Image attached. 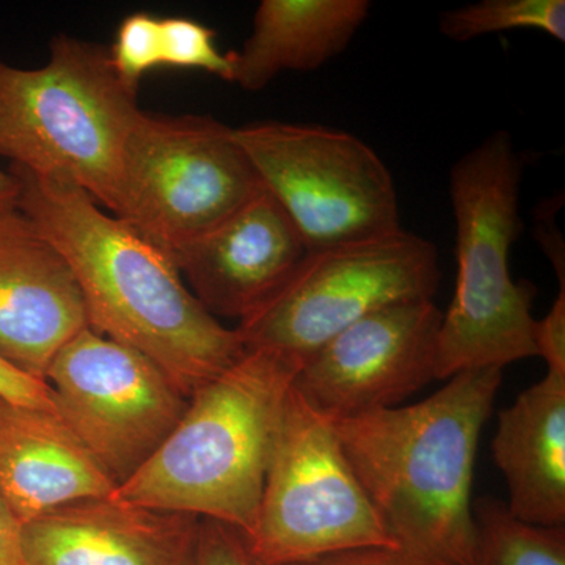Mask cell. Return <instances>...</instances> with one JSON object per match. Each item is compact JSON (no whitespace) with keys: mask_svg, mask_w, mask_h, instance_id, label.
<instances>
[{"mask_svg":"<svg viewBox=\"0 0 565 565\" xmlns=\"http://www.w3.org/2000/svg\"><path fill=\"white\" fill-rule=\"evenodd\" d=\"M440 282L430 241L401 228L307 252L285 285L239 321L244 349L307 362L360 319L408 300L434 299Z\"/></svg>","mask_w":565,"mask_h":565,"instance_id":"cell-8","label":"cell"},{"mask_svg":"<svg viewBox=\"0 0 565 565\" xmlns=\"http://www.w3.org/2000/svg\"><path fill=\"white\" fill-rule=\"evenodd\" d=\"M202 519L98 498L22 525L24 565H192Z\"/></svg>","mask_w":565,"mask_h":565,"instance_id":"cell-14","label":"cell"},{"mask_svg":"<svg viewBox=\"0 0 565 565\" xmlns=\"http://www.w3.org/2000/svg\"><path fill=\"white\" fill-rule=\"evenodd\" d=\"M492 452L509 512L531 525L565 526V375L546 373L500 412Z\"/></svg>","mask_w":565,"mask_h":565,"instance_id":"cell-16","label":"cell"},{"mask_svg":"<svg viewBox=\"0 0 565 565\" xmlns=\"http://www.w3.org/2000/svg\"><path fill=\"white\" fill-rule=\"evenodd\" d=\"M262 189L233 128L204 115L141 110L122 151L111 214L172 256Z\"/></svg>","mask_w":565,"mask_h":565,"instance_id":"cell-7","label":"cell"},{"mask_svg":"<svg viewBox=\"0 0 565 565\" xmlns=\"http://www.w3.org/2000/svg\"><path fill=\"white\" fill-rule=\"evenodd\" d=\"M107 47L54 36L40 68L0 58V156L35 177L73 185L114 212L122 151L140 115Z\"/></svg>","mask_w":565,"mask_h":565,"instance_id":"cell-5","label":"cell"},{"mask_svg":"<svg viewBox=\"0 0 565 565\" xmlns=\"http://www.w3.org/2000/svg\"><path fill=\"white\" fill-rule=\"evenodd\" d=\"M10 172L21 185L18 210L68 263L92 330L143 353L188 397L243 355L236 329L200 303L169 253L81 189Z\"/></svg>","mask_w":565,"mask_h":565,"instance_id":"cell-1","label":"cell"},{"mask_svg":"<svg viewBox=\"0 0 565 565\" xmlns=\"http://www.w3.org/2000/svg\"><path fill=\"white\" fill-rule=\"evenodd\" d=\"M88 327L61 252L20 210L0 215V359L46 382L54 356Z\"/></svg>","mask_w":565,"mask_h":565,"instance_id":"cell-13","label":"cell"},{"mask_svg":"<svg viewBox=\"0 0 565 565\" xmlns=\"http://www.w3.org/2000/svg\"><path fill=\"white\" fill-rule=\"evenodd\" d=\"M441 318L434 299L394 303L367 315L313 353L294 388L332 422L397 407L437 381Z\"/></svg>","mask_w":565,"mask_h":565,"instance_id":"cell-11","label":"cell"},{"mask_svg":"<svg viewBox=\"0 0 565 565\" xmlns=\"http://www.w3.org/2000/svg\"><path fill=\"white\" fill-rule=\"evenodd\" d=\"M302 363L245 349L196 388L161 448L111 497L232 526L250 537L275 437Z\"/></svg>","mask_w":565,"mask_h":565,"instance_id":"cell-3","label":"cell"},{"mask_svg":"<svg viewBox=\"0 0 565 565\" xmlns=\"http://www.w3.org/2000/svg\"><path fill=\"white\" fill-rule=\"evenodd\" d=\"M535 356L544 359L546 373L565 375V288L552 310L534 327Z\"/></svg>","mask_w":565,"mask_h":565,"instance_id":"cell-24","label":"cell"},{"mask_svg":"<svg viewBox=\"0 0 565 565\" xmlns=\"http://www.w3.org/2000/svg\"><path fill=\"white\" fill-rule=\"evenodd\" d=\"M117 484L55 412L0 397V497L22 525Z\"/></svg>","mask_w":565,"mask_h":565,"instance_id":"cell-15","label":"cell"},{"mask_svg":"<svg viewBox=\"0 0 565 565\" xmlns=\"http://www.w3.org/2000/svg\"><path fill=\"white\" fill-rule=\"evenodd\" d=\"M46 384L55 414L117 487L161 448L189 405L158 364L90 327L54 356Z\"/></svg>","mask_w":565,"mask_h":565,"instance_id":"cell-10","label":"cell"},{"mask_svg":"<svg viewBox=\"0 0 565 565\" xmlns=\"http://www.w3.org/2000/svg\"><path fill=\"white\" fill-rule=\"evenodd\" d=\"M305 255L291 218L263 188L172 259L212 316L243 321L285 285Z\"/></svg>","mask_w":565,"mask_h":565,"instance_id":"cell-12","label":"cell"},{"mask_svg":"<svg viewBox=\"0 0 565 565\" xmlns=\"http://www.w3.org/2000/svg\"><path fill=\"white\" fill-rule=\"evenodd\" d=\"M192 565H256L243 534L232 526L202 520Z\"/></svg>","mask_w":565,"mask_h":565,"instance_id":"cell-22","label":"cell"},{"mask_svg":"<svg viewBox=\"0 0 565 565\" xmlns=\"http://www.w3.org/2000/svg\"><path fill=\"white\" fill-rule=\"evenodd\" d=\"M21 185L17 177L0 170V215L10 214L20 207Z\"/></svg>","mask_w":565,"mask_h":565,"instance_id":"cell-27","label":"cell"},{"mask_svg":"<svg viewBox=\"0 0 565 565\" xmlns=\"http://www.w3.org/2000/svg\"><path fill=\"white\" fill-rule=\"evenodd\" d=\"M109 52L118 77L139 92L141 77L162 66L161 18L129 14L121 21Z\"/></svg>","mask_w":565,"mask_h":565,"instance_id":"cell-21","label":"cell"},{"mask_svg":"<svg viewBox=\"0 0 565 565\" xmlns=\"http://www.w3.org/2000/svg\"><path fill=\"white\" fill-rule=\"evenodd\" d=\"M300 565H460L405 546H366Z\"/></svg>","mask_w":565,"mask_h":565,"instance_id":"cell-23","label":"cell"},{"mask_svg":"<svg viewBox=\"0 0 565 565\" xmlns=\"http://www.w3.org/2000/svg\"><path fill=\"white\" fill-rule=\"evenodd\" d=\"M0 565H24L22 523L0 497Z\"/></svg>","mask_w":565,"mask_h":565,"instance_id":"cell-26","label":"cell"},{"mask_svg":"<svg viewBox=\"0 0 565 565\" xmlns=\"http://www.w3.org/2000/svg\"><path fill=\"white\" fill-rule=\"evenodd\" d=\"M523 161L508 131L490 134L449 177L457 278L438 333L437 381L535 356V289L509 267L520 218Z\"/></svg>","mask_w":565,"mask_h":565,"instance_id":"cell-4","label":"cell"},{"mask_svg":"<svg viewBox=\"0 0 565 565\" xmlns=\"http://www.w3.org/2000/svg\"><path fill=\"white\" fill-rule=\"evenodd\" d=\"M0 397L11 404L55 412L50 385L21 373L0 359Z\"/></svg>","mask_w":565,"mask_h":565,"instance_id":"cell-25","label":"cell"},{"mask_svg":"<svg viewBox=\"0 0 565 565\" xmlns=\"http://www.w3.org/2000/svg\"><path fill=\"white\" fill-rule=\"evenodd\" d=\"M234 137L307 252L403 228L392 173L359 137L282 121L252 122Z\"/></svg>","mask_w":565,"mask_h":565,"instance_id":"cell-9","label":"cell"},{"mask_svg":"<svg viewBox=\"0 0 565 565\" xmlns=\"http://www.w3.org/2000/svg\"><path fill=\"white\" fill-rule=\"evenodd\" d=\"M245 544L256 565H300L366 546L397 545L353 473L332 419L294 386L255 530Z\"/></svg>","mask_w":565,"mask_h":565,"instance_id":"cell-6","label":"cell"},{"mask_svg":"<svg viewBox=\"0 0 565 565\" xmlns=\"http://www.w3.org/2000/svg\"><path fill=\"white\" fill-rule=\"evenodd\" d=\"M367 0H263L232 55V84L259 92L285 71H315L340 55L367 20Z\"/></svg>","mask_w":565,"mask_h":565,"instance_id":"cell-17","label":"cell"},{"mask_svg":"<svg viewBox=\"0 0 565 565\" xmlns=\"http://www.w3.org/2000/svg\"><path fill=\"white\" fill-rule=\"evenodd\" d=\"M162 66L206 71L232 82L230 52L215 44V32L191 18H161Z\"/></svg>","mask_w":565,"mask_h":565,"instance_id":"cell-20","label":"cell"},{"mask_svg":"<svg viewBox=\"0 0 565 565\" xmlns=\"http://www.w3.org/2000/svg\"><path fill=\"white\" fill-rule=\"evenodd\" d=\"M473 520V565H565L564 526L522 522L489 497L475 501Z\"/></svg>","mask_w":565,"mask_h":565,"instance_id":"cell-18","label":"cell"},{"mask_svg":"<svg viewBox=\"0 0 565 565\" xmlns=\"http://www.w3.org/2000/svg\"><path fill=\"white\" fill-rule=\"evenodd\" d=\"M500 367L452 375L419 403L334 419L353 473L397 545L473 565V471Z\"/></svg>","mask_w":565,"mask_h":565,"instance_id":"cell-2","label":"cell"},{"mask_svg":"<svg viewBox=\"0 0 565 565\" xmlns=\"http://www.w3.org/2000/svg\"><path fill=\"white\" fill-rule=\"evenodd\" d=\"M522 29L544 32L564 43V0H482L446 10L440 17V32L457 43Z\"/></svg>","mask_w":565,"mask_h":565,"instance_id":"cell-19","label":"cell"}]
</instances>
